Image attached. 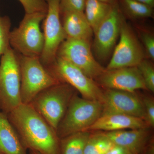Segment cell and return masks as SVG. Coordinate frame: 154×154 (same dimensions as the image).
Instances as JSON below:
<instances>
[{
	"mask_svg": "<svg viewBox=\"0 0 154 154\" xmlns=\"http://www.w3.org/2000/svg\"><path fill=\"white\" fill-rule=\"evenodd\" d=\"M143 79L147 90L154 92V68L151 63L143 60L137 66Z\"/></svg>",
	"mask_w": 154,
	"mask_h": 154,
	"instance_id": "23",
	"label": "cell"
},
{
	"mask_svg": "<svg viewBox=\"0 0 154 154\" xmlns=\"http://www.w3.org/2000/svg\"><path fill=\"white\" fill-rule=\"evenodd\" d=\"M46 14H25L19 27L11 31L10 46L17 53L24 56L40 57L44 43L40 25Z\"/></svg>",
	"mask_w": 154,
	"mask_h": 154,
	"instance_id": "5",
	"label": "cell"
},
{
	"mask_svg": "<svg viewBox=\"0 0 154 154\" xmlns=\"http://www.w3.org/2000/svg\"><path fill=\"white\" fill-rule=\"evenodd\" d=\"M102 110L101 102L84 99L75 94L56 131L58 137L60 139L75 133L86 131L101 116Z\"/></svg>",
	"mask_w": 154,
	"mask_h": 154,
	"instance_id": "4",
	"label": "cell"
},
{
	"mask_svg": "<svg viewBox=\"0 0 154 154\" xmlns=\"http://www.w3.org/2000/svg\"><path fill=\"white\" fill-rule=\"evenodd\" d=\"M120 39L106 70L137 66L144 60V54L130 27L122 22Z\"/></svg>",
	"mask_w": 154,
	"mask_h": 154,
	"instance_id": "10",
	"label": "cell"
},
{
	"mask_svg": "<svg viewBox=\"0 0 154 154\" xmlns=\"http://www.w3.org/2000/svg\"><path fill=\"white\" fill-rule=\"evenodd\" d=\"M22 4L25 14L35 13L46 14L48 5L46 0H19Z\"/></svg>",
	"mask_w": 154,
	"mask_h": 154,
	"instance_id": "24",
	"label": "cell"
},
{
	"mask_svg": "<svg viewBox=\"0 0 154 154\" xmlns=\"http://www.w3.org/2000/svg\"><path fill=\"white\" fill-rule=\"evenodd\" d=\"M19 55L21 101L29 104L41 91L60 82L48 71L39 57Z\"/></svg>",
	"mask_w": 154,
	"mask_h": 154,
	"instance_id": "6",
	"label": "cell"
},
{
	"mask_svg": "<svg viewBox=\"0 0 154 154\" xmlns=\"http://www.w3.org/2000/svg\"><path fill=\"white\" fill-rule=\"evenodd\" d=\"M0 154H5L3 153L2 152H0Z\"/></svg>",
	"mask_w": 154,
	"mask_h": 154,
	"instance_id": "32",
	"label": "cell"
},
{
	"mask_svg": "<svg viewBox=\"0 0 154 154\" xmlns=\"http://www.w3.org/2000/svg\"><path fill=\"white\" fill-rule=\"evenodd\" d=\"M142 38L148 55L152 60L154 59V38L152 35L147 33L142 34Z\"/></svg>",
	"mask_w": 154,
	"mask_h": 154,
	"instance_id": "27",
	"label": "cell"
},
{
	"mask_svg": "<svg viewBox=\"0 0 154 154\" xmlns=\"http://www.w3.org/2000/svg\"><path fill=\"white\" fill-rule=\"evenodd\" d=\"M66 38L90 41L94 33L84 12L69 11L62 13Z\"/></svg>",
	"mask_w": 154,
	"mask_h": 154,
	"instance_id": "16",
	"label": "cell"
},
{
	"mask_svg": "<svg viewBox=\"0 0 154 154\" xmlns=\"http://www.w3.org/2000/svg\"><path fill=\"white\" fill-rule=\"evenodd\" d=\"M122 2L127 14L133 18H149L152 15V8L134 0H122Z\"/></svg>",
	"mask_w": 154,
	"mask_h": 154,
	"instance_id": "21",
	"label": "cell"
},
{
	"mask_svg": "<svg viewBox=\"0 0 154 154\" xmlns=\"http://www.w3.org/2000/svg\"><path fill=\"white\" fill-rule=\"evenodd\" d=\"M101 2H103L107 3V4H110V5H113L114 3L116 2V0H100Z\"/></svg>",
	"mask_w": 154,
	"mask_h": 154,
	"instance_id": "30",
	"label": "cell"
},
{
	"mask_svg": "<svg viewBox=\"0 0 154 154\" xmlns=\"http://www.w3.org/2000/svg\"><path fill=\"white\" fill-rule=\"evenodd\" d=\"M112 5L100 0L86 1L84 13L94 33L109 14Z\"/></svg>",
	"mask_w": 154,
	"mask_h": 154,
	"instance_id": "18",
	"label": "cell"
},
{
	"mask_svg": "<svg viewBox=\"0 0 154 154\" xmlns=\"http://www.w3.org/2000/svg\"><path fill=\"white\" fill-rule=\"evenodd\" d=\"M48 11L43 20L44 43L39 57L45 67L55 60L59 48L66 38L61 22L60 0H46Z\"/></svg>",
	"mask_w": 154,
	"mask_h": 154,
	"instance_id": "9",
	"label": "cell"
},
{
	"mask_svg": "<svg viewBox=\"0 0 154 154\" xmlns=\"http://www.w3.org/2000/svg\"><path fill=\"white\" fill-rule=\"evenodd\" d=\"M11 20L8 17L0 15V57L9 47L11 33Z\"/></svg>",
	"mask_w": 154,
	"mask_h": 154,
	"instance_id": "22",
	"label": "cell"
},
{
	"mask_svg": "<svg viewBox=\"0 0 154 154\" xmlns=\"http://www.w3.org/2000/svg\"><path fill=\"white\" fill-rule=\"evenodd\" d=\"M56 57L73 65L94 80L97 79L106 70L95 59L90 41L87 40L66 38L59 48Z\"/></svg>",
	"mask_w": 154,
	"mask_h": 154,
	"instance_id": "8",
	"label": "cell"
},
{
	"mask_svg": "<svg viewBox=\"0 0 154 154\" xmlns=\"http://www.w3.org/2000/svg\"><path fill=\"white\" fill-rule=\"evenodd\" d=\"M7 115L27 149L60 154L56 131L30 104L22 103Z\"/></svg>",
	"mask_w": 154,
	"mask_h": 154,
	"instance_id": "1",
	"label": "cell"
},
{
	"mask_svg": "<svg viewBox=\"0 0 154 154\" xmlns=\"http://www.w3.org/2000/svg\"><path fill=\"white\" fill-rule=\"evenodd\" d=\"M98 85L105 89L134 92L140 89L147 90L137 67L105 70L97 79Z\"/></svg>",
	"mask_w": 154,
	"mask_h": 154,
	"instance_id": "13",
	"label": "cell"
},
{
	"mask_svg": "<svg viewBox=\"0 0 154 154\" xmlns=\"http://www.w3.org/2000/svg\"><path fill=\"white\" fill-rule=\"evenodd\" d=\"M121 12L116 2L110 13L94 32V46L96 55L104 60L109 56L120 34L122 22Z\"/></svg>",
	"mask_w": 154,
	"mask_h": 154,
	"instance_id": "11",
	"label": "cell"
},
{
	"mask_svg": "<svg viewBox=\"0 0 154 154\" xmlns=\"http://www.w3.org/2000/svg\"><path fill=\"white\" fill-rule=\"evenodd\" d=\"M105 154H133L124 148L114 145Z\"/></svg>",
	"mask_w": 154,
	"mask_h": 154,
	"instance_id": "28",
	"label": "cell"
},
{
	"mask_svg": "<svg viewBox=\"0 0 154 154\" xmlns=\"http://www.w3.org/2000/svg\"><path fill=\"white\" fill-rule=\"evenodd\" d=\"M0 58V110L7 114L22 103L20 55L10 47Z\"/></svg>",
	"mask_w": 154,
	"mask_h": 154,
	"instance_id": "3",
	"label": "cell"
},
{
	"mask_svg": "<svg viewBox=\"0 0 154 154\" xmlns=\"http://www.w3.org/2000/svg\"><path fill=\"white\" fill-rule=\"evenodd\" d=\"M27 150L7 114L0 110V152L5 154H27Z\"/></svg>",
	"mask_w": 154,
	"mask_h": 154,
	"instance_id": "17",
	"label": "cell"
},
{
	"mask_svg": "<svg viewBox=\"0 0 154 154\" xmlns=\"http://www.w3.org/2000/svg\"><path fill=\"white\" fill-rule=\"evenodd\" d=\"M91 133L81 131L60 139V154H84Z\"/></svg>",
	"mask_w": 154,
	"mask_h": 154,
	"instance_id": "19",
	"label": "cell"
},
{
	"mask_svg": "<svg viewBox=\"0 0 154 154\" xmlns=\"http://www.w3.org/2000/svg\"><path fill=\"white\" fill-rule=\"evenodd\" d=\"M77 92L68 84L60 82L41 91L29 104L56 131Z\"/></svg>",
	"mask_w": 154,
	"mask_h": 154,
	"instance_id": "2",
	"label": "cell"
},
{
	"mask_svg": "<svg viewBox=\"0 0 154 154\" xmlns=\"http://www.w3.org/2000/svg\"><path fill=\"white\" fill-rule=\"evenodd\" d=\"M30 154H41L38 152L34 151H30Z\"/></svg>",
	"mask_w": 154,
	"mask_h": 154,
	"instance_id": "31",
	"label": "cell"
},
{
	"mask_svg": "<svg viewBox=\"0 0 154 154\" xmlns=\"http://www.w3.org/2000/svg\"><path fill=\"white\" fill-rule=\"evenodd\" d=\"M102 103V115L119 113L145 120V114L142 100L134 92L105 89L103 91Z\"/></svg>",
	"mask_w": 154,
	"mask_h": 154,
	"instance_id": "12",
	"label": "cell"
},
{
	"mask_svg": "<svg viewBox=\"0 0 154 154\" xmlns=\"http://www.w3.org/2000/svg\"><path fill=\"white\" fill-rule=\"evenodd\" d=\"M144 5L149 6L151 8H153L154 6V0H134Z\"/></svg>",
	"mask_w": 154,
	"mask_h": 154,
	"instance_id": "29",
	"label": "cell"
},
{
	"mask_svg": "<svg viewBox=\"0 0 154 154\" xmlns=\"http://www.w3.org/2000/svg\"><path fill=\"white\" fill-rule=\"evenodd\" d=\"M114 146L104 132L91 133L84 154H105Z\"/></svg>",
	"mask_w": 154,
	"mask_h": 154,
	"instance_id": "20",
	"label": "cell"
},
{
	"mask_svg": "<svg viewBox=\"0 0 154 154\" xmlns=\"http://www.w3.org/2000/svg\"><path fill=\"white\" fill-rule=\"evenodd\" d=\"M87 0H60V14L69 11L84 12Z\"/></svg>",
	"mask_w": 154,
	"mask_h": 154,
	"instance_id": "25",
	"label": "cell"
},
{
	"mask_svg": "<svg viewBox=\"0 0 154 154\" xmlns=\"http://www.w3.org/2000/svg\"><path fill=\"white\" fill-rule=\"evenodd\" d=\"M147 128L104 132L114 145L124 148L133 154H143L153 142Z\"/></svg>",
	"mask_w": 154,
	"mask_h": 154,
	"instance_id": "14",
	"label": "cell"
},
{
	"mask_svg": "<svg viewBox=\"0 0 154 154\" xmlns=\"http://www.w3.org/2000/svg\"><path fill=\"white\" fill-rule=\"evenodd\" d=\"M45 67L60 82L71 86L81 94L82 98L102 103L103 90L94 79L73 65L56 57L52 63Z\"/></svg>",
	"mask_w": 154,
	"mask_h": 154,
	"instance_id": "7",
	"label": "cell"
},
{
	"mask_svg": "<svg viewBox=\"0 0 154 154\" xmlns=\"http://www.w3.org/2000/svg\"><path fill=\"white\" fill-rule=\"evenodd\" d=\"M148 127L146 122L142 119L119 113H110L101 115L86 131L103 130L112 131L145 128Z\"/></svg>",
	"mask_w": 154,
	"mask_h": 154,
	"instance_id": "15",
	"label": "cell"
},
{
	"mask_svg": "<svg viewBox=\"0 0 154 154\" xmlns=\"http://www.w3.org/2000/svg\"><path fill=\"white\" fill-rule=\"evenodd\" d=\"M144 108L145 121L149 126H154V100L152 96H146L143 99Z\"/></svg>",
	"mask_w": 154,
	"mask_h": 154,
	"instance_id": "26",
	"label": "cell"
}]
</instances>
